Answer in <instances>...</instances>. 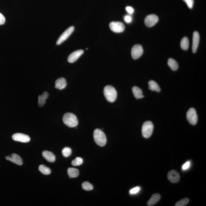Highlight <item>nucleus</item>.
I'll return each mask as SVG.
<instances>
[{
  "label": "nucleus",
  "instance_id": "5701e85b",
  "mask_svg": "<svg viewBox=\"0 0 206 206\" xmlns=\"http://www.w3.org/2000/svg\"><path fill=\"white\" fill-rule=\"evenodd\" d=\"M39 170L45 175H49L51 172V171L50 168L43 165H40L39 167Z\"/></svg>",
  "mask_w": 206,
  "mask_h": 206
},
{
  "label": "nucleus",
  "instance_id": "6ab92c4d",
  "mask_svg": "<svg viewBox=\"0 0 206 206\" xmlns=\"http://www.w3.org/2000/svg\"><path fill=\"white\" fill-rule=\"evenodd\" d=\"M132 91H133L134 96L137 99L141 98L144 97L142 90L137 86H134L132 88Z\"/></svg>",
  "mask_w": 206,
  "mask_h": 206
},
{
  "label": "nucleus",
  "instance_id": "6e6552de",
  "mask_svg": "<svg viewBox=\"0 0 206 206\" xmlns=\"http://www.w3.org/2000/svg\"><path fill=\"white\" fill-rule=\"evenodd\" d=\"M143 53V49L141 45H136L134 46L131 50V55L134 59H139Z\"/></svg>",
  "mask_w": 206,
  "mask_h": 206
},
{
  "label": "nucleus",
  "instance_id": "1a4fd4ad",
  "mask_svg": "<svg viewBox=\"0 0 206 206\" xmlns=\"http://www.w3.org/2000/svg\"><path fill=\"white\" fill-rule=\"evenodd\" d=\"M12 138L15 141L20 142L23 143H27L30 140V138L29 135L20 133L14 134L12 135Z\"/></svg>",
  "mask_w": 206,
  "mask_h": 206
},
{
  "label": "nucleus",
  "instance_id": "473e14b6",
  "mask_svg": "<svg viewBox=\"0 0 206 206\" xmlns=\"http://www.w3.org/2000/svg\"><path fill=\"white\" fill-rule=\"evenodd\" d=\"M190 166V162L189 161L185 163L183 165L182 168L183 170H185L189 168Z\"/></svg>",
  "mask_w": 206,
  "mask_h": 206
},
{
  "label": "nucleus",
  "instance_id": "7ed1b4c3",
  "mask_svg": "<svg viewBox=\"0 0 206 206\" xmlns=\"http://www.w3.org/2000/svg\"><path fill=\"white\" fill-rule=\"evenodd\" d=\"M95 142L98 145L103 147L107 143V138L104 133L101 130L97 129L94 132Z\"/></svg>",
  "mask_w": 206,
  "mask_h": 206
},
{
  "label": "nucleus",
  "instance_id": "f3484780",
  "mask_svg": "<svg viewBox=\"0 0 206 206\" xmlns=\"http://www.w3.org/2000/svg\"><path fill=\"white\" fill-rule=\"evenodd\" d=\"M161 198V196L159 193H156L153 194L147 203L149 206H152L157 203Z\"/></svg>",
  "mask_w": 206,
  "mask_h": 206
},
{
  "label": "nucleus",
  "instance_id": "72a5a7b5",
  "mask_svg": "<svg viewBox=\"0 0 206 206\" xmlns=\"http://www.w3.org/2000/svg\"><path fill=\"white\" fill-rule=\"evenodd\" d=\"M126 9L127 12L128 13H129V14L133 13V12H134V9L131 7H127L126 8Z\"/></svg>",
  "mask_w": 206,
  "mask_h": 206
},
{
  "label": "nucleus",
  "instance_id": "bb28decb",
  "mask_svg": "<svg viewBox=\"0 0 206 206\" xmlns=\"http://www.w3.org/2000/svg\"><path fill=\"white\" fill-rule=\"evenodd\" d=\"M83 159L82 158L77 157L72 161L71 164L74 166H80L83 163Z\"/></svg>",
  "mask_w": 206,
  "mask_h": 206
},
{
  "label": "nucleus",
  "instance_id": "a211bd4d",
  "mask_svg": "<svg viewBox=\"0 0 206 206\" xmlns=\"http://www.w3.org/2000/svg\"><path fill=\"white\" fill-rule=\"evenodd\" d=\"M49 94L46 91L43 94L38 96V105L39 106L42 107L45 105L46 103V100L48 98Z\"/></svg>",
  "mask_w": 206,
  "mask_h": 206
},
{
  "label": "nucleus",
  "instance_id": "cd10ccee",
  "mask_svg": "<svg viewBox=\"0 0 206 206\" xmlns=\"http://www.w3.org/2000/svg\"><path fill=\"white\" fill-rule=\"evenodd\" d=\"M71 149L69 147H66L63 148L62 151L63 156L65 157H67L71 155Z\"/></svg>",
  "mask_w": 206,
  "mask_h": 206
},
{
  "label": "nucleus",
  "instance_id": "f8f14e48",
  "mask_svg": "<svg viewBox=\"0 0 206 206\" xmlns=\"http://www.w3.org/2000/svg\"><path fill=\"white\" fill-rule=\"evenodd\" d=\"M6 159L8 161H11L12 163L20 166L23 163L22 158L17 154H13L10 156H7Z\"/></svg>",
  "mask_w": 206,
  "mask_h": 206
},
{
  "label": "nucleus",
  "instance_id": "c85d7f7f",
  "mask_svg": "<svg viewBox=\"0 0 206 206\" xmlns=\"http://www.w3.org/2000/svg\"><path fill=\"white\" fill-rule=\"evenodd\" d=\"M186 3L187 5L189 8H193L194 1L193 0H183Z\"/></svg>",
  "mask_w": 206,
  "mask_h": 206
},
{
  "label": "nucleus",
  "instance_id": "4be33fe9",
  "mask_svg": "<svg viewBox=\"0 0 206 206\" xmlns=\"http://www.w3.org/2000/svg\"><path fill=\"white\" fill-rule=\"evenodd\" d=\"M168 64L170 67L173 71H176L178 68V64L175 60L170 58L168 61Z\"/></svg>",
  "mask_w": 206,
  "mask_h": 206
},
{
  "label": "nucleus",
  "instance_id": "2f4dec72",
  "mask_svg": "<svg viewBox=\"0 0 206 206\" xmlns=\"http://www.w3.org/2000/svg\"><path fill=\"white\" fill-rule=\"evenodd\" d=\"M124 20L125 22L127 23H130L132 22V18L131 16L129 15H126L125 16Z\"/></svg>",
  "mask_w": 206,
  "mask_h": 206
},
{
  "label": "nucleus",
  "instance_id": "39448f33",
  "mask_svg": "<svg viewBox=\"0 0 206 206\" xmlns=\"http://www.w3.org/2000/svg\"><path fill=\"white\" fill-rule=\"evenodd\" d=\"M187 120L190 124L194 125L198 121V117L196 110L193 108H190L186 114Z\"/></svg>",
  "mask_w": 206,
  "mask_h": 206
},
{
  "label": "nucleus",
  "instance_id": "393cba45",
  "mask_svg": "<svg viewBox=\"0 0 206 206\" xmlns=\"http://www.w3.org/2000/svg\"><path fill=\"white\" fill-rule=\"evenodd\" d=\"M82 188L84 190L87 191H91L93 189V186L91 183L87 181L84 182L82 184Z\"/></svg>",
  "mask_w": 206,
  "mask_h": 206
},
{
  "label": "nucleus",
  "instance_id": "aec40b11",
  "mask_svg": "<svg viewBox=\"0 0 206 206\" xmlns=\"http://www.w3.org/2000/svg\"><path fill=\"white\" fill-rule=\"evenodd\" d=\"M149 89L152 91L160 92L161 91L160 86L157 83L154 81L151 80L149 82Z\"/></svg>",
  "mask_w": 206,
  "mask_h": 206
},
{
  "label": "nucleus",
  "instance_id": "dca6fc26",
  "mask_svg": "<svg viewBox=\"0 0 206 206\" xmlns=\"http://www.w3.org/2000/svg\"><path fill=\"white\" fill-rule=\"evenodd\" d=\"M44 158L49 162H54L55 161V156L52 152L48 151H44L42 153Z\"/></svg>",
  "mask_w": 206,
  "mask_h": 206
},
{
  "label": "nucleus",
  "instance_id": "4468645a",
  "mask_svg": "<svg viewBox=\"0 0 206 206\" xmlns=\"http://www.w3.org/2000/svg\"><path fill=\"white\" fill-rule=\"evenodd\" d=\"M200 36L198 32L195 31L193 35V43L192 50L193 53L196 52L198 50Z\"/></svg>",
  "mask_w": 206,
  "mask_h": 206
},
{
  "label": "nucleus",
  "instance_id": "0eeeda50",
  "mask_svg": "<svg viewBox=\"0 0 206 206\" xmlns=\"http://www.w3.org/2000/svg\"><path fill=\"white\" fill-rule=\"evenodd\" d=\"M74 29L75 28L73 26H70L67 29H66L58 39L57 43H56L57 45H60L65 40L67 39L73 33Z\"/></svg>",
  "mask_w": 206,
  "mask_h": 206
},
{
  "label": "nucleus",
  "instance_id": "2eb2a0df",
  "mask_svg": "<svg viewBox=\"0 0 206 206\" xmlns=\"http://www.w3.org/2000/svg\"><path fill=\"white\" fill-rule=\"evenodd\" d=\"M67 83L66 79L63 77H61L55 81V87L56 89L62 90L65 89Z\"/></svg>",
  "mask_w": 206,
  "mask_h": 206
},
{
  "label": "nucleus",
  "instance_id": "b1692460",
  "mask_svg": "<svg viewBox=\"0 0 206 206\" xmlns=\"http://www.w3.org/2000/svg\"><path fill=\"white\" fill-rule=\"evenodd\" d=\"M189 40L188 38L184 37L181 40V48L184 50H187L189 47Z\"/></svg>",
  "mask_w": 206,
  "mask_h": 206
},
{
  "label": "nucleus",
  "instance_id": "f257e3e1",
  "mask_svg": "<svg viewBox=\"0 0 206 206\" xmlns=\"http://www.w3.org/2000/svg\"><path fill=\"white\" fill-rule=\"evenodd\" d=\"M63 121L66 125L70 128L75 127L78 123L76 116L71 113H67L65 114L63 116Z\"/></svg>",
  "mask_w": 206,
  "mask_h": 206
},
{
  "label": "nucleus",
  "instance_id": "ddd939ff",
  "mask_svg": "<svg viewBox=\"0 0 206 206\" xmlns=\"http://www.w3.org/2000/svg\"><path fill=\"white\" fill-rule=\"evenodd\" d=\"M84 50H79L72 52L69 55L68 61L70 63L75 62L79 59L81 55L84 53Z\"/></svg>",
  "mask_w": 206,
  "mask_h": 206
},
{
  "label": "nucleus",
  "instance_id": "9b49d317",
  "mask_svg": "<svg viewBox=\"0 0 206 206\" xmlns=\"http://www.w3.org/2000/svg\"><path fill=\"white\" fill-rule=\"evenodd\" d=\"M168 178L171 182L176 183L180 180V176L177 171L172 170L168 172Z\"/></svg>",
  "mask_w": 206,
  "mask_h": 206
},
{
  "label": "nucleus",
  "instance_id": "9d476101",
  "mask_svg": "<svg viewBox=\"0 0 206 206\" xmlns=\"http://www.w3.org/2000/svg\"><path fill=\"white\" fill-rule=\"evenodd\" d=\"M158 21V18L157 15L151 14L146 17L145 20V23L147 27H151L154 26Z\"/></svg>",
  "mask_w": 206,
  "mask_h": 206
},
{
  "label": "nucleus",
  "instance_id": "423d86ee",
  "mask_svg": "<svg viewBox=\"0 0 206 206\" xmlns=\"http://www.w3.org/2000/svg\"><path fill=\"white\" fill-rule=\"evenodd\" d=\"M109 27L114 33L123 32L125 29V26L123 23L119 22H113L109 24Z\"/></svg>",
  "mask_w": 206,
  "mask_h": 206
},
{
  "label": "nucleus",
  "instance_id": "f03ea898",
  "mask_svg": "<svg viewBox=\"0 0 206 206\" xmlns=\"http://www.w3.org/2000/svg\"><path fill=\"white\" fill-rule=\"evenodd\" d=\"M104 94L107 100L110 103H113L117 98V93L116 89L112 86H105L104 89Z\"/></svg>",
  "mask_w": 206,
  "mask_h": 206
},
{
  "label": "nucleus",
  "instance_id": "c756f323",
  "mask_svg": "<svg viewBox=\"0 0 206 206\" xmlns=\"http://www.w3.org/2000/svg\"><path fill=\"white\" fill-rule=\"evenodd\" d=\"M140 188L138 187H137L134 188L133 189L130 190V193L132 194H135V193H138V192L140 191Z\"/></svg>",
  "mask_w": 206,
  "mask_h": 206
},
{
  "label": "nucleus",
  "instance_id": "7c9ffc66",
  "mask_svg": "<svg viewBox=\"0 0 206 206\" xmlns=\"http://www.w3.org/2000/svg\"><path fill=\"white\" fill-rule=\"evenodd\" d=\"M6 22V18L2 14L0 13V25H3Z\"/></svg>",
  "mask_w": 206,
  "mask_h": 206
},
{
  "label": "nucleus",
  "instance_id": "20e7f679",
  "mask_svg": "<svg viewBox=\"0 0 206 206\" xmlns=\"http://www.w3.org/2000/svg\"><path fill=\"white\" fill-rule=\"evenodd\" d=\"M154 130V125L151 121H146L142 126V133L145 138H149L152 135Z\"/></svg>",
  "mask_w": 206,
  "mask_h": 206
},
{
  "label": "nucleus",
  "instance_id": "a878e982",
  "mask_svg": "<svg viewBox=\"0 0 206 206\" xmlns=\"http://www.w3.org/2000/svg\"><path fill=\"white\" fill-rule=\"evenodd\" d=\"M189 200L188 198H184L178 201L175 204L176 206H185L189 203Z\"/></svg>",
  "mask_w": 206,
  "mask_h": 206
},
{
  "label": "nucleus",
  "instance_id": "412c9836",
  "mask_svg": "<svg viewBox=\"0 0 206 206\" xmlns=\"http://www.w3.org/2000/svg\"><path fill=\"white\" fill-rule=\"evenodd\" d=\"M67 172L70 178L76 177L79 175V170L76 168H69L68 169Z\"/></svg>",
  "mask_w": 206,
  "mask_h": 206
}]
</instances>
